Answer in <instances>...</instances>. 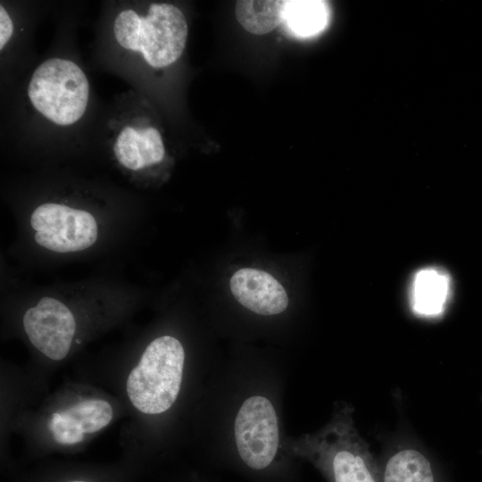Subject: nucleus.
<instances>
[{"label":"nucleus","instance_id":"obj_1","mask_svg":"<svg viewBox=\"0 0 482 482\" xmlns=\"http://www.w3.org/2000/svg\"><path fill=\"white\" fill-rule=\"evenodd\" d=\"M188 34L182 11L171 4H152L141 15L126 9L113 23V35L126 50L138 52L154 68L174 63L183 54Z\"/></svg>","mask_w":482,"mask_h":482},{"label":"nucleus","instance_id":"obj_2","mask_svg":"<svg viewBox=\"0 0 482 482\" xmlns=\"http://www.w3.org/2000/svg\"><path fill=\"white\" fill-rule=\"evenodd\" d=\"M303 454L329 482H381L379 463L357 432L349 408L305 443Z\"/></svg>","mask_w":482,"mask_h":482},{"label":"nucleus","instance_id":"obj_3","mask_svg":"<svg viewBox=\"0 0 482 482\" xmlns=\"http://www.w3.org/2000/svg\"><path fill=\"white\" fill-rule=\"evenodd\" d=\"M184 360L183 346L175 337L162 336L153 340L127 380L132 404L146 414L166 411L178 397Z\"/></svg>","mask_w":482,"mask_h":482},{"label":"nucleus","instance_id":"obj_4","mask_svg":"<svg viewBox=\"0 0 482 482\" xmlns=\"http://www.w3.org/2000/svg\"><path fill=\"white\" fill-rule=\"evenodd\" d=\"M28 96L34 108L50 121L67 126L85 113L89 83L83 71L71 60L51 58L33 72Z\"/></svg>","mask_w":482,"mask_h":482},{"label":"nucleus","instance_id":"obj_5","mask_svg":"<svg viewBox=\"0 0 482 482\" xmlns=\"http://www.w3.org/2000/svg\"><path fill=\"white\" fill-rule=\"evenodd\" d=\"M30 224L36 242L53 252L71 253L87 249L97 238L94 216L84 210L47 203L37 206Z\"/></svg>","mask_w":482,"mask_h":482},{"label":"nucleus","instance_id":"obj_6","mask_svg":"<svg viewBox=\"0 0 482 482\" xmlns=\"http://www.w3.org/2000/svg\"><path fill=\"white\" fill-rule=\"evenodd\" d=\"M235 440L243 461L262 470L273 461L278 446L275 409L263 396H252L241 405L235 420Z\"/></svg>","mask_w":482,"mask_h":482},{"label":"nucleus","instance_id":"obj_7","mask_svg":"<svg viewBox=\"0 0 482 482\" xmlns=\"http://www.w3.org/2000/svg\"><path fill=\"white\" fill-rule=\"evenodd\" d=\"M23 326L31 344L49 359L60 361L68 354L76 324L71 312L57 299L44 297L28 309Z\"/></svg>","mask_w":482,"mask_h":482},{"label":"nucleus","instance_id":"obj_8","mask_svg":"<svg viewBox=\"0 0 482 482\" xmlns=\"http://www.w3.org/2000/svg\"><path fill=\"white\" fill-rule=\"evenodd\" d=\"M229 286L237 301L255 313L275 315L287 307L286 290L266 271L252 268L240 269L231 277Z\"/></svg>","mask_w":482,"mask_h":482},{"label":"nucleus","instance_id":"obj_9","mask_svg":"<svg viewBox=\"0 0 482 482\" xmlns=\"http://www.w3.org/2000/svg\"><path fill=\"white\" fill-rule=\"evenodd\" d=\"M113 151L123 167L138 170L162 161L165 148L157 129L151 126H126L114 141Z\"/></svg>","mask_w":482,"mask_h":482},{"label":"nucleus","instance_id":"obj_10","mask_svg":"<svg viewBox=\"0 0 482 482\" xmlns=\"http://www.w3.org/2000/svg\"><path fill=\"white\" fill-rule=\"evenodd\" d=\"M452 295V280L442 269L428 267L418 270L411 282L409 302L412 312L435 319L445 311Z\"/></svg>","mask_w":482,"mask_h":482},{"label":"nucleus","instance_id":"obj_11","mask_svg":"<svg viewBox=\"0 0 482 482\" xmlns=\"http://www.w3.org/2000/svg\"><path fill=\"white\" fill-rule=\"evenodd\" d=\"M378 463L381 482H445L435 462L411 446L395 449Z\"/></svg>","mask_w":482,"mask_h":482},{"label":"nucleus","instance_id":"obj_12","mask_svg":"<svg viewBox=\"0 0 482 482\" xmlns=\"http://www.w3.org/2000/svg\"><path fill=\"white\" fill-rule=\"evenodd\" d=\"M286 1L239 0L235 15L239 24L249 33L265 35L284 21Z\"/></svg>","mask_w":482,"mask_h":482},{"label":"nucleus","instance_id":"obj_13","mask_svg":"<svg viewBox=\"0 0 482 482\" xmlns=\"http://www.w3.org/2000/svg\"><path fill=\"white\" fill-rule=\"evenodd\" d=\"M329 10L324 1H286L284 21L299 37H311L322 31L328 21Z\"/></svg>","mask_w":482,"mask_h":482},{"label":"nucleus","instance_id":"obj_14","mask_svg":"<svg viewBox=\"0 0 482 482\" xmlns=\"http://www.w3.org/2000/svg\"><path fill=\"white\" fill-rule=\"evenodd\" d=\"M65 411L74 420L76 428L84 434L101 430L112 419V406L100 399L83 400Z\"/></svg>","mask_w":482,"mask_h":482},{"label":"nucleus","instance_id":"obj_15","mask_svg":"<svg viewBox=\"0 0 482 482\" xmlns=\"http://www.w3.org/2000/svg\"><path fill=\"white\" fill-rule=\"evenodd\" d=\"M13 32L12 21L5 8L0 5V49L3 50Z\"/></svg>","mask_w":482,"mask_h":482},{"label":"nucleus","instance_id":"obj_16","mask_svg":"<svg viewBox=\"0 0 482 482\" xmlns=\"http://www.w3.org/2000/svg\"><path fill=\"white\" fill-rule=\"evenodd\" d=\"M54 440L61 445H75L81 442L84 433L79 429H55L52 432Z\"/></svg>","mask_w":482,"mask_h":482},{"label":"nucleus","instance_id":"obj_17","mask_svg":"<svg viewBox=\"0 0 482 482\" xmlns=\"http://www.w3.org/2000/svg\"><path fill=\"white\" fill-rule=\"evenodd\" d=\"M72 482H84V481H72Z\"/></svg>","mask_w":482,"mask_h":482}]
</instances>
